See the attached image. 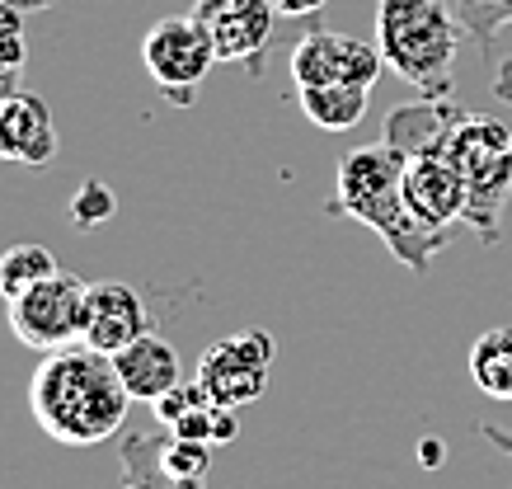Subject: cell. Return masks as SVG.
I'll use <instances>...</instances> for the list:
<instances>
[{"label": "cell", "mask_w": 512, "mask_h": 489, "mask_svg": "<svg viewBox=\"0 0 512 489\" xmlns=\"http://www.w3.org/2000/svg\"><path fill=\"white\" fill-rule=\"evenodd\" d=\"M57 151H62V132H57V118L47 109V99L15 90L0 104V160H10V165H52Z\"/></svg>", "instance_id": "obj_12"}, {"label": "cell", "mask_w": 512, "mask_h": 489, "mask_svg": "<svg viewBox=\"0 0 512 489\" xmlns=\"http://www.w3.org/2000/svg\"><path fill=\"white\" fill-rule=\"evenodd\" d=\"M480 433L494 442L498 452H508V457H512V433H503V428H494V424H480Z\"/></svg>", "instance_id": "obj_26"}, {"label": "cell", "mask_w": 512, "mask_h": 489, "mask_svg": "<svg viewBox=\"0 0 512 489\" xmlns=\"http://www.w3.org/2000/svg\"><path fill=\"white\" fill-rule=\"evenodd\" d=\"M113 367L123 386L132 391V400L141 405H156L160 395H170L179 381H184V367H179V353H174L170 339H160L156 330L141 334L137 344H127L113 353Z\"/></svg>", "instance_id": "obj_13"}, {"label": "cell", "mask_w": 512, "mask_h": 489, "mask_svg": "<svg viewBox=\"0 0 512 489\" xmlns=\"http://www.w3.org/2000/svg\"><path fill=\"white\" fill-rule=\"evenodd\" d=\"M5 5H15V10H24V15H38V10H52L57 0H5Z\"/></svg>", "instance_id": "obj_27"}, {"label": "cell", "mask_w": 512, "mask_h": 489, "mask_svg": "<svg viewBox=\"0 0 512 489\" xmlns=\"http://www.w3.org/2000/svg\"><path fill=\"white\" fill-rule=\"evenodd\" d=\"M325 217H353L381 236L395 259L409 273H428L433 259L447 250L451 231H428L409 203H404V160L386 142L343 151L334 170V193L325 203Z\"/></svg>", "instance_id": "obj_2"}, {"label": "cell", "mask_w": 512, "mask_h": 489, "mask_svg": "<svg viewBox=\"0 0 512 489\" xmlns=\"http://www.w3.org/2000/svg\"><path fill=\"white\" fill-rule=\"evenodd\" d=\"M202 405H212V395L202 391V381L193 377V381H179V386H174L170 395H160V400L151 405V410H156V419H160L165 428H174L179 419H184V414L202 410Z\"/></svg>", "instance_id": "obj_21"}, {"label": "cell", "mask_w": 512, "mask_h": 489, "mask_svg": "<svg viewBox=\"0 0 512 489\" xmlns=\"http://www.w3.org/2000/svg\"><path fill=\"white\" fill-rule=\"evenodd\" d=\"M57 269H62V264H57V254L47 250V245H29V240H24V245H10V250L0 254V297L15 301L19 292L38 287Z\"/></svg>", "instance_id": "obj_17"}, {"label": "cell", "mask_w": 512, "mask_h": 489, "mask_svg": "<svg viewBox=\"0 0 512 489\" xmlns=\"http://www.w3.org/2000/svg\"><path fill=\"white\" fill-rule=\"evenodd\" d=\"M0 62L24 71V10L0 0Z\"/></svg>", "instance_id": "obj_22"}, {"label": "cell", "mask_w": 512, "mask_h": 489, "mask_svg": "<svg viewBox=\"0 0 512 489\" xmlns=\"http://www.w3.org/2000/svg\"><path fill=\"white\" fill-rule=\"evenodd\" d=\"M273 334L268 330H235L217 339L212 348H202L198 358V381L226 410H245L268 391V367H273Z\"/></svg>", "instance_id": "obj_7"}, {"label": "cell", "mask_w": 512, "mask_h": 489, "mask_svg": "<svg viewBox=\"0 0 512 489\" xmlns=\"http://www.w3.org/2000/svg\"><path fill=\"white\" fill-rule=\"evenodd\" d=\"M386 71L381 43L367 38H348V33H301L292 48V85L311 90V85H362L372 90Z\"/></svg>", "instance_id": "obj_9"}, {"label": "cell", "mask_w": 512, "mask_h": 489, "mask_svg": "<svg viewBox=\"0 0 512 489\" xmlns=\"http://www.w3.org/2000/svg\"><path fill=\"white\" fill-rule=\"evenodd\" d=\"M451 160L466 184V226L484 245H498L503 207L512 198V132L498 118L466 113L451 132Z\"/></svg>", "instance_id": "obj_4"}, {"label": "cell", "mask_w": 512, "mask_h": 489, "mask_svg": "<svg viewBox=\"0 0 512 489\" xmlns=\"http://www.w3.org/2000/svg\"><path fill=\"white\" fill-rule=\"evenodd\" d=\"M160 447H165V433H146V428L123 433V442H118L123 489H202V480H184V475L165 471Z\"/></svg>", "instance_id": "obj_14"}, {"label": "cell", "mask_w": 512, "mask_h": 489, "mask_svg": "<svg viewBox=\"0 0 512 489\" xmlns=\"http://www.w3.org/2000/svg\"><path fill=\"white\" fill-rule=\"evenodd\" d=\"M451 132L400 156L404 160V203H409V212L428 231H451L456 221H466V184H461V170L451 160Z\"/></svg>", "instance_id": "obj_8"}, {"label": "cell", "mask_w": 512, "mask_h": 489, "mask_svg": "<svg viewBox=\"0 0 512 489\" xmlns=\"http://www.w3.org/2000/svg\"><path fill=\"white\" fill-rule=\"evenodd\" d=\"M113 212H118V198H113V189H109V184H99V179L80 184V193L71 198V221H76L80 231H94V226H104Z\"/></svg>", "instance_id": "obj_20"}, {"label": "cell", "mask_w": 512, "mask_h": 489, "mask_svg": "<svg viewBox=\"0 0 512 489\" xmlns=\"http://www.w3.org/2000/svg\"><path fill=\"white\" fill-rule=\"evenodd\" d=\"M470 381L489 400H512V325H494L470 344Z\"/></svg>", "instance_id": "obj_16"}, {"label": "cell", "mask_w": 512, "mask_h": 489, "mask_svg": "<svg viewBox=\"0 0 512 489\" xmlns=\"http://www.w3.org/2000/svg\"><path fill=\"white\" fill-rule=\"evenodd\" d=\"M470 33L447 0H376V43L400 80L419 95L451 99L456 52Z\"/></svg>", "instance_id": "obj_3"}, {"label": "cell", "mask_w": 512, "mask_h": 489, "mask_svg": "<svg viewBox=\"0 0 512 489\" xmlns=\"http://www.w3.org/2000/svg\"><path fill=\"white\" fill-rule=\"evenodd\" d=\"M15 90H19V66H5V62H0V104L15 95Z\"/></svg>", "instance_id": "obj_25"}, {"label": "cell", "mask_w": 512, "mask_h": 489, "mask_svg": "<svg viewBox=\"0 0 512 489\" xmlns=\"http://www.w3.org/2000/svg\"><path fill=\"white\" fill-rule=\"evenodd\" d=\"M329 0H273V10H278L282 19H306V15H320Z\"/></svg>", "instance_id": "obj_24"}, {"label": "cell", "mask_w": 512, "mask_h": 489, "mask_svg": "<svg viewBox=\"0 0 512 489\" xmlns=\"http://www.w3.org/2000/svg\"><path fill=\"white\" fill-rule=\"evenodd\" d=\"M367 95L372 90L362 85H311V90H296V104L320 132H348L367 118Z\"/></svg>", "instance_id": "obj_15"}, {"label": "cell", "mask_w": 512, "mask_h": 489, "mask_svg": "<svg viewBox=\"0 0 512 489\" xmlns=\"http://www.w3.org/2000/svg\"><path fill=\"white\" fill-rule=\"evenodd\" d=\"M193 15L207 24L221 62H240L249 76H264V52L273 48L278 24L273 0H198Z\"/></svg>", "instance_id": "obj_10"}, {"label": "cell", "mask_w": 512, "mask_h": 489, "mask_svg": "<svg viewBox=\"0 0 512 489\" xmlns=\"http://www.w3.org/2000/svg\"><path fill=\"white\" fill-rule=\"evenodd\" d=\"M212 447H217V442L165 433L160 461H165V471H170V475H184V480H207V471H212Z\"/></svg>", "instance_id": "obj_19"}, {"label": "cell", "mask_w": 512, "mask_h": 489, "mask_svg": "<svg viewBox=\"0 0 512 489\" xmlns=\"http://www.w3.org/2000/svg\"><path fill=\"white\" fill-rule=\"evenodd\" d=\"M451 5H456V15L480 52H489L498 43V33L512 29V0H451Z\"/></svg>", "instance_id": "obj_18"}, {"label": "cell", "mask_w": 512, "mask_h": 489, "mask_svg": "<svg viewBox=\"0 0 512 489\" xmlns=\"http://www.w3.org/2000/svg\"><path fill=\"white\" fill-rule=\"evenodd\" d=\"M141 62H146V76L156 80V90L170 99L174 109H188L198 99L207 71L221 62L217 48H212V33L198 15H170L151 24L146 38H141Z\"/></svg>", "instance_id": "obj_5"}, {"label": "cell", "mask_w": 512, "mask_h": 489, "mask_svg": "<svg viewBox=\"0 0 512 489\" xmlns=\"http://www.w3.org/2000/svg\"><path fill=\"white\" fill-rule=\"evenodd\" d=\"M141 334H151V311H146V297L137 287L123 283V278L90 283V292H85V339L80 344L113 358L118 348L137 344Z\"/></svg>", "instance_id": "obj_11"}, {"label": "cell", "mask_w": 512, "mask_h": 489, "mask_svg": "<svg viewBox=\"0 0 512 489\" xmlns=\"http://www.w3.org/2000/svg\"><path fill=\"white\" fill-rule=\"evenodd\" d=\"M29 410L52 442L99 447L118 438L132 414V391L123 386L109 353L90 344H66L43 353L29 381Z\"/></svg>", "instance_id": "obj_1"}, {"label": "cell", "mask_w": 512, "mask_h": 489, "mask_svg": "<svg viewBox=\"0 0 512 489\" xmlns=\"http://www.w3.org/2000/svg\"><path fill=\"white\" fill-rule=\"evenodd\" d=\"M85 292L90 283H80L71 269H57L38 287L19 292L10 301V330L24 348L38 353H57L66 344L85 339Z\"/></svg>", "instance_id": "obj_6"}, {"label": "cell", "mask_w": 512, "mask_h": 489, "mask_svg": "<svg viewBox=\"0 0 512 489\" xmlns=\"http://www.w3.org/2000/svg\"><path fill=\"white\" fill-rule=\"evenodd\" d=\"M484 62H489V90H494V99L512 104V38H508V48L503 52L494 48Z\"/></svg>", "instance_id": "obj_23"}]
</instances>
